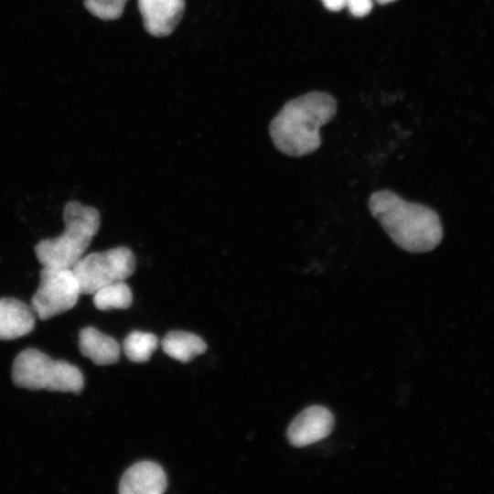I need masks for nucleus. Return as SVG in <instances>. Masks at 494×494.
Returning a JSON list of instances; mask_svg holds the SVG:
<instances>
[{
	"label": "nucleus",
	"instance_id": "nucleus-1",
	"mask_svg": "<svg viewBox=\"0 0 494 494\" xmlns=\"http://www.w3.org/2000/svg\"><path fill=\"white\" fill-rule=\"evenodd\" d=\"M368 206L392 242L406 252H429L442 241L439 216L427 206L409 202L389 189L373 192Z\"/></svg>",
	"mask_w": 494,
	"mask_h": 494
},
{
	"label": "nucleus",
	"instance_id": "nucleus-2",
	"mask_svg": "<svg viewBox=\"0 0 494 494\" xmlns=\"http://www.w3.org/2000/svg\"><path fill=\"white\" fill-rule=\"evenodd\" d=\"M336 100L328 93L312 91L287 102L272 120V141L283 154L298 157L319 148V128L332 120Z\"/></svg>",
	"mask_w": 494,
	"mask_h": 494
},
{
	"label": "nucleus",
	"instance_id": "nucleus-3",
	"mask_svg": "<svg viewBox=\"0 0 494 494\" xmlns=\"http://www.w3.org/2000/svg\"><path fill=\"white\" fill-rule=\"evenodd\" d=\"M63 221L65 228L60 235L44 239L35 246L43 266L71 269L97 234L101 218L95 208L70 201L63 209Z\"/></svg>",
	"mask_w": 494,
	"mask_h": 494
},
{
	"label": "nucleus",
	"instance_id": "nucleus-4",
	"mask_svg": "<svg viewBox=\"0 0 494 494\" xmlns=\"http://www.w3.org/2000/svg\"><path fill=\"white\" fill-rule=\"evenodd\" d=\"M12 380L16 386L29 390L79 393L84 386L78 367L65 360H55L35 349H27L16 357Z\"/></svg>",
	"mask_w": 494,
	"mask_h": 494
},
{
	"label": "nucleus",
	"instance_id": "nucleus-5",
	"mask_svg": "<svg viewBox=\"0 0 494 494\" xmlns=\"http://www.w3.org/2000/svg\"><path fill=\"white\" fill-rule=\"evenodd\" d=\"M81 294L93 295L100 288L124 281L135 269V257L124 246L82 256L71 268Z\"/></svg>",
	"mask_w": 494,
	"mask_h": 494
},
{
	"label": "nucleus",
	"instance_id": "nucleus-6",
	"mask_svg": "<svg viewBox=\"0 0 494 494\" xmlns=\"http://www.w3.org/2000/svg\"><path fill=\"white\" fill-rule=\"evenodd\" d=\"M80 295L79 283L72 269L43 266L30 306L38 318L47 320L71 309Z\"/></svg>",
	"mask_w": 494,
	"mask_h": 494
},
{
	"label": "nucleus",
	"instance_id": "nucleus-7",
	"mask_svg": "<svg viewBox=\"0 0 494 494\" xmlns=\"http://www.w3.org/2000/svg\"><path fill=\"white\" fill-rule=\"evenodd\" d=\"M333 426L331 412L324 406L313 405L293 420L287 430V438L294 446H306L328 436Z\"/></svg>",
	"mask_w": 494,
	"mask_h": 494
},
{
	"label": "nucleus",
	"instance_id": "nucleus-8",
	"mask_svg": "<svg viewBox=\"0 0 494 494\" xmlns=\"http://www.w3.org/2000/svg\"><path fill=\"white\" fill-rule=\"evenodd\" d=\"M145 30L154 37L170 35L180 21L184 0H138Z\"/></svg>",
	"mask_w": 494,
	"mask_h": 494
},
{
	"label": "nucleus",
	"instance_id": "nucleus-9",
	"mask_svg": "<svg viewBox=\"0 0 494 494\" xmlns=\"http://www.w3.org/2000/svg\"><path fill=\"white\" fill-rule=\"evenodd\" d=\"M167 487L163 468L152 461H140L131 466L119 483L121 494H161Z\"/></svg>",
	"mask_w": 494,
	"mask_h": 494
},
{
	"label": "nucleus",
	"instance_id": "nucleus-10",
	"mask_svg": "<svg viewBox=\"0 0 494 494\" xmlns=\"http://www.w3.org/2000/svg\"><path fill=\"white\" fill-rule=\"evenodd\" d=\"M36 314L25 302L13 298H0V339L10 340L30 333L36 322Z\"/></svg>",
	"mask_w": 494,
	"mask_h": 494
},
{
	"label": "nucleus",
	"instance_id": "nucleus-11",
	"mask_svg": "<svg viewBox=\"0 0 494 494\" xmlns=\"http://www.w3.org/2000/svg\"><path fill=\"white\" fill-rule=\"evenodd\" d=\"M79 348L81 353L89 358L96 365H110L120 357V345L112 337L98 329L88 327L79 333Z\"/></svg>",
	"mask_w": 494,
	"mask_h": 494
},
{
	"label": "nucleus",
	"instance_id": "nucleus-12",
	"mask_svg": "<svg viewBox=\"0 0 494 494\" xmlns=\"http://www.w3.org/2000/svg\"><path fill=\"white\" fill-rule=\"evenodd\" d=\"M161 345L166 354L181 362H188L207 349L200 337L178 330L167 333Z\"/></svg>",
	"mask_w": 494,
	"mask_h": 494
},
{
	"label": "nucleus",
	"instance_id": "nucleus-13",
	"mask_svg": "<svg viewBox=\"0 0 494 494\" xmlns=\"http://www.w3.org/2000/svg\"><path fill=\"white\" fill-rule=\"evenodd\" d=\"M132 300L131 289L124 281L107 285L93 294V304L99 310L128 308Z\"/></svg>",
	"mask_w": 494,
	"mask_h": 494
},
{
	"label": "nucleus",
	"instance_id": "nucleus-14",
	"mask_svg": "<svg viewBox=\"0 0 494 494\" xmlns=\"http://www.w3.org/2000/svg\"><path fill=\"white\" fill-rule=\"evenodd\" d=\"M158 345V338L150 332L132 331L124 340V351L134 362H145Z\"/></svg>",
	"mask_w": 494,
	"mask_h": 494
},
{
	"label": "nucleus",
	"instance_id": "nucleus-15",
	"mask_svg": "<svg viewBox=\"0 0 494 494\" xmlns=\"http://www.w3.org/2000/svg\"><path fill=\"white\" fill-rule=\"evenodd\" d=\"M127 0H84V5L93 16L102 20L119 18Z\"/></svg>",
	"mask_w": 494,
	"mask_h": 494
},
{
	"label": "nucleus",
	"instance_id": "nucleus-16",
	"mask_svg": "<svg viewBox=\"0 0 494 494\" xmlns=\"http://www.w3.org/2000/svg\"><path fill=\"white\" fill-rule=\"evenodd\" d=\"M324 6L329 11L338 12L346 6V0H321Z\"/></svg>",
	"mask_w": 494,
	"mask_h": 494
},
{
	"label": "nucleus",
	"instance_id": "nucleus-17",
	"mask_svg": "<svg viewBox=\"0 0 494 494\" xmlns=\"http://www.w3.org/2000/svg\"><path fill=\"white\" fill-rule=\"evenodd\" d=\"M381 5L389 4L391 2L396 1V0H376Z\"/></svg>",
	"mask_w": 494,
	"mask_h": 494
}]
</instances>
